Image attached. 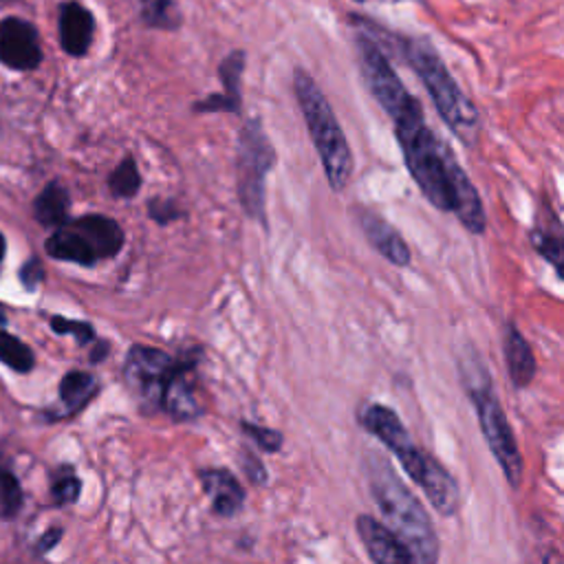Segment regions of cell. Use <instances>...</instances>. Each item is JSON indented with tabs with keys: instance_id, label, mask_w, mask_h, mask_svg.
I'll list each match as a JSON object with an SVG mask.
<instances>
[{
	"instance_id": "cell-27",
	"label": "cell",
	"mask_w": 564,
	"mask_h": 564,
	"mask_svg": "<svg viewBox=\"0 0 564 564\" xmlns=\"http://www.w3.org/2000/svg\"><path fill=\"white\" fill-rule=\"evenodd\" d=\"M51 491H53V496L59 505L75 502L77 496H79V478L73 474V469H62L55 476V480L51 485Z\"/></svg>"
},
{
	"instance_id": "cell-15",
	"label": "cell",
	"mask_w": 564,
	"mask_h": 564,
	"mask_svg": "<svg viewBox=\"0 0 564 564\" xmlns=\"http://www.w3.org/2000/svg\"><path fill=\"white\" fill-rule=\"evenodd\" d=\"M161 408L170 412L174 419H192L198 416L200 405L192 381V364H176L165 388Z\"/></svg>"
},
{
	"instance_id": "cell-25",
	"label": "cell",
	"mask_w": 564,
	"mask_h": 564,
	"mask_svg": "<svg viewBox=\"0 0 564 564\" xmlns=\"http://www.w3.org/2000/svg\"><path fill=\"white\" fill-rule=\"evenodd\" d=\"M22 505V491L13 474L0 469V516L13 518L20 511Z\"/></svg>"
},
{
	"instance_id": "cell-16",
	"label": "cell",
	"mask_w": 564,
	"mask_h": 564,
	"mask_svg": "<svg viewBox=\"0 0 564 564\" xmlns=\"http://www.w3.org/2000/svg\"><path fill=\"white\" fill-rule=\"evenodd\" d=\"M200 482L205 494L212 498V509L223 516L231 518L242 509L245 489L238 478L227 469H203Z\"/></svg>"
},
{
	"instance_id": "cell-17",
	"label": "cell",
	"mask_w": 564,
	"mask_h": 564,
	"mask_svg": "<svg viewBox=\"0 0 564 564\" xmlns=\"http://www.w3.org/2000/svg\"><path fill=\"white\" fill-rule=\"evenodd\" d=\"M502 350H505V359H507V372L511 377V383L516 388H527L538 370L533 350L529 346V341L524 339V335L509 324L505 328V341H502Z\"/></svg>"
},
{
	"instance_id": "cell-26",
	"label": "cell",
	"mask_w": 564,
	"mask_h": 564,
	"mask_svg": "<svg viewBox=\"0 0 564 564\" xmlns=\"http://www.w3.org/2000/svg\"><path fill=\"white\" fill-rule=\"evenodd\" d=\"M240 425H242L245 434H247L260 449L271 452V454H273V452H280L282 443H284V436H282L278 430L264 427V425H258V423H249V421H242Z\"/></svg>"
},
{
	"instance_id": "cell-31",
	"label": "cell",
	"mask_w": 564,
	"mask_h": 564,
	"mask_svg": "<svg viewBox=\"0 0 564 564\" xmlns=\"http://www.w3.org/2000/svg\"><path fill=\"white\" fill-rule=\"evenodd\" d=\"M20 278H22V282H24L26 289H33V286L42 280V264H40L37 260H29V262L22 267Z\"/></svg>"
},
{
	"instance_id": "cell-24",
	"label": "cell",
	"mask_w": 564,
	"mask_h": 564,
	"mask_svg": "<svg viewBox=\"0 0 564 564\" xmlns=\"http://www.w3.org/2000/svg\"><path fill=\"white\" fill-rule=\"evenodd\" d=\"M139 185H141V176H139L137 165H134V161H132L130 156L123 159V161L112 170V174H110V178H108L110 192H112L115 196H119V198H130V196H134L137 189H139Z\"/></svg>"
},
{
	"instance_id": "cell-6",
	"label": "cell",
	"mask_w": 564,
	"mask_h": 564,
	"mask_svg": "<svg viewBox=\"0 0 564 564\" xmlns=\"http://www.w3.org/2000/svg\"><path fill=\"white\" fill-rule=\"evenodd\" d=\"M278 161L275 148L269 141L260 119H247L238 132V152H236V189L238 200L245 214L253 220L267 225L264 212V192L267 174Z\"/></svg>"
},
{
	"instance_id": "cell-14",
	"label": "cell",
	"mask_w": 564,
	"mask_h": 564,
	"mask_svg": "<svg viewBox=\"0 0 564 564\" xmlns=\"http://www.w3.org/2000/svg\"><path fill=\"white\" fill-rule=\"evenodd\" d=\"M93 31H95V20L88 9H84L79 2L62 4V9H59V42L68 55L82 57L93 42Z\"/></svg>"
},
{
	"instance_id": "cell-28",
	"label": "cell",
	"mask_w": 564,
	"mask_h": 564,
	"mask_svg": "<svg viewBox=\"0 0 564 564\" xmlns=\"http://www.w3.org/2000/svg\"><path fill=\"white\" fill-rule=\"evenodd\" d=\"M51 328L57 330V333L75 335L77 344H88L93 339V328L86 322H73V319H64V317H53L51 319Z\"/></svg>"
},
{
	"instance_id": "cell-10",
	"label": "cell",
	"mask_w": 564,
	"mask_h": 564,
	"mask_svg": "<svg viewBox=\"0 0 564 564\" xmlns=\"http://www.w3.org/2000/svg\"><path fill=\"white\" fill-rule=\"evenodd\" d=\"M0 62L13 70H33L42 62L37 31L22 18H4L0 22Z\"/></svg>"
},
{
	"instance_id": "cell-4",
	"label": "cell",
	"mask_w": 564,
	"mask_h": 564,
	"mask_svg": "<svg viewBox=\"0 0 564 564\" xmlns=\"http://www.w3.org/2000/svg\"><path fill=\"white\" fill-rule=\"evenodd\" d=\"M293 95L297 99L300 112L304 117L308 137L313 141V148L319 156L324 176L330 185L333 192H341L352 176V150L346 141V134L326 99L322 93L319 84L308 75L304 68L293 70Z\"/></svg>"
},
{
	"instance_id": "cell-13",
	"label": "cell",
	"mask_w": 564,
	"mask_h": 564,
	"mask_svg": "<svg viewBox=\"0 0 564 564\" xmlns=\"http://www.w3.org/2000/svg\"><path fill=\"white\" fill-rule=\"evenodd\" d=\"M416 485L423 489V494L441 516H454L458 511L460 487L434 456H427L425 469Z\"/></svg>"
},
{
	"instance_id": "cell-12",
	"label": "cell",
	"mask_w": 564,
	"mask_h": 564,
	"mask_svg": "<svg viewBox=\"0 0 564 564\" xmlns=\"http://www.w3.org/2000/svg\"><path fill=\"white\" fill-rule=\"evenodd\" d=\"M357 535L375 564H412L405 546L394 538V533L372 516H357Z\"/></svg>"
},
{
	"instance_id": "cell-19",
	"label": "cell",
	"mask_w": 564,
	"mask_h": 564,
	"mask_svg": "<svg viewBox=\"0 0 564 564\" xmlns=\"http://www.w3.org/2000/svg\"><path fill=\"white\" fill-rule=\"evenodd\" d=\"M531 245L535 253H540L557 273V278L564 282V229L535 225L531 229Z\"/></svg>"
},
{
	"instance_id": "cell-22",
	"label": "cell",
	"mask_w": 564,
	"mask_h": 564,
	"mask_svg": "<svg viewBox=\"0 0 564 564\" xmlns=\"http://www.w3.org/2000/svg\"><path fill=\"white\" fill-rule=\"evenodd\" d=\"M139 7V15L145 24L156 29H176L178 26V9L172 0H134Z\"/></svg>"
},
{
	"instance_id": "cell-9",
	"label": "cell",
	"mask_w": 564,
	"mask_h": 564,
	"mask_svg": "<svg viewBox=\"0 0 564 564\" xmlns=\"http://www.w3.org/2000/svg\"><path fill=\"white\" fill-rule=\"evenodd\" d=\"M176 361L170 355L148 346H134L128 355L126 379L130 388L152 405H161L163 388L174 370Z\"/></svg>"
},
{
	"instance_id": "cell-3",
	"label": "cell",
	"mask_w": 564,
	"mask_h": 564,
	"mask_svg": "<svg viewBox=\"0 0 564 564\" xmlns=\"http://www.w3.org/2000/svg\"><path fill=\"white\" fill-rule=\"evenodd\" d=\"M379 31L383 33V42H388L397 51V55L416 73L419 82L427 90L445 126L467 143V134L474 128H478L480 115L471 104V99L456 84L454 75L445 66L438 51L425 37H408V35L390 33L381 26Z\"/></svg>"
},
{
	"instance_id": "cell-23",
	"label": "cell",
	"mask_w": 564,
	"mask_h": 564,
	"mask_svg": "<svg viewBox=\"0 0 564 564\" xmlns=\"http://www.w3.org/2000/svg\"><path fill=\"white\" fill-rule=\"evenodd\" d=\"M0 361L18 372H29L33 368V352L24 341L0 330Z\"/></svg>"
},
{
	"instance_id": "cell-32",
	"label": "cell",
	"mask_w": 564,
	"mask_h": 564,
	"mask_svg": "<svg viewBox=\"0 0 564 564\" xmlns=\"http://www.w3.org/2000/svg\"><path fill=\"white\" fill-rule=\"evenodd\" d=\"M59 535H62V529H51V531H46V535H44V540L40 542V551H46V549H51L57 540H59Z\"/></svg>"
},
{
	"instance_id": "cell-18",
	"label": "cell",
	"mask_w": 564,
	"mask_h": 564,
	"mask_svg": "<svg viewBox=\"0 0 564 564\" xmlns=\"http://www.w3.org/2000/svg\"><path fill=\"white\" fill-rule=\"evenodd\" d=\"M68 212V192L59 183H48L33 203L35 218L46 227H59L66 223Z\"/></svg>"
},
{
	"instance_id": "cell-29",
	"label": "cell",
	"mask_w": 564,
	"mask_h": 564,
	"mask_svg": "<svg viewBox=\"0 0 564 564\" xmlns=\"http://www.w3.org/2000/svg\"><path fill=\"white\" fill-rule=\"evenodd\" d=\"M242 467H245V474L249 476V480L251 482H256V485H262L264 480H267V469H264V465L260 463V458L256 456V454H251V452H242Z\"/></svg>"
},
{
	"instance_id": "cell-20",
	"label": "cell",
	"mask_w": 564,
	"mask_h": 564,
	"mask_svg": "<svg viewBox=\"0 0 564 564\" xmlns=\"http://www.w3.org/2000/svg\"><path fill=\"white\" fill-rule=\"evenodd\" d=\"M95 392H97L95 377L88 375V372H82V370L68 372L59 383V397H62V403L66 405L68 412L82 410Z\"/></svg>"
},
{
	"instance_id": "cell-8",
	"label": "cell",
	"mask_w": 564,
	"mask_h": 564,
	"mask_svg": "<svg viewBox=\"0 0 564 564\" xmlns=\"http://www.w3.org/2000/svg\"><path fill=\"white\" fill-rule=\"evenodd\" d=\"M359 423L379 438L381 445H386L392 454H397L401 467L405 474L416 482L421 478V471L425 467V452H421L414 441L410 438V432L401 423V419L381 403H368L364 410H359Z\"/></svg>"
},
{
	"instance_id": "cell-11",
	"label": "cell",
	"mask_w": 564,
	"mask_h": 564,
	"mask_svg": "<svg viewBox=\"0 0 564 564\" xmlns=\"http://www.w3.org/2000/svg\"><path fill=\"white\" fill-rule=\"evenodd\" d=\"M357 223L366 236V240L370 242V247L381 253L390 264L394 267H408L412 260L410 247L408 242L401 238V234L379 214L366 209V207H357L355 209Z\"/></svg>"
},
{
	"instance_id": "cell-34",
	"label": "cell",
	"mask_w": 564,
	"mask_h": 564,
	"mask_svg": "<svg viewBox=\"0 0 564 564\" xmlns=\"http://www.w3.org/2000/svg\"><path fill=\"white\" fill-rule=\"evenodd\" d=\"M355 2H366V0H355Z\"/></svg>"
},
{
	"instance_id": "cell-30",
	"label": "cell",
	"mask_w": 564,
	"mask_h": 564,
	"mask_svg": "<svg viewBox=\"0 0 564 564\" xmlns=\"http://www.w3.org/2000/svg\"><path fill=\"white\" fill-rule=\"evenodd\" d=\"M150 214H152V218H154L156 223H167V220H172V218L178 216V209H176V205L170 203V200H152V203H150Z\"/></svg>"
},
{
	"instance_id": "cell-1",
	"label": "cell",
	"mask_w": 564,
	"mask_h": 564,
	"mask_svg": "<svg viewBox=\"0 0 564 564\" xmlns=\"http://www.w3.org/2000/svg\"><path fill=\"white\" fill-rule=\"evenodd\" d=\"M355 46L361 77L370 95L392 119L403 163L421 194L436 209L456 214L469 234H485L487 216L478 189L456 161L452 148L427 128L421 101L405 88L388 55L372 37L357 33Z\"/></svg>"
},
{
	"instance_id": "cell-7",
	"label": "cell",
	"mask_w": 564,
	"mask_h": 564,
	"mask_svg": "<svg viewBox=\"0 0 564 564\" xmlns=\"http://www.w3.org/2000/svg\"><path fill=\"white\" fill-rule=\"evenodd\" d=\"M123 245L121 227L108 216H82L66 220L46 240L48 256L77 264H93L115 256Z\"/></svg>"
},
{
	"instance_id": "cell-5",
	"label": "cell",
	"mask_w": 564,
	"mask_h": 564,
	"mask_svg": "<svg viewBox=\"0 0 564 564\" xmlns=\"http://www.w3.org/2000/svg\"><path fill=\"white\" fill-rule=\"evenodd\" d=\"M465 388L471 397V403L478 414V423L482 430V436L498 460L500 469L505 471L507 480L511 487H520L522 482V471H524V460L518 449L513 430L507 421V414L491 388L487 370L478 368V372H465Z\"/></svg>"
},
{
	"instance_id": "cell-2",
	"label": "cell",
	"mask_w": 564,
	"mask_h": 564,
	"mask_svg": "<svg viewBox=\"0 0 564 564\" xmlns=\"http://www.w3.org/2000/svg\"><path fill=\"white\" fill-rule=\"evenodd\" d=\"M366 467L370 494L379 507L381 522L405 546L412 564H436L438 538L425 507L403 485V480L394 474L392 465L383 456L370 454Z\"/></svg>"
},
{
	"instance_id": "cell-33",
	"label": "cell",
	"mask_w": 564,
	"mask_h": 564,
	"mask_svg": "<svg viewBox=\"0 0 564 564\" xmlns=\"http://www.w3.org/2000/svg\"><path fill=\"white\" fill-rule=\"evenodd\" d=\"M4 249H7V245H4V236L0 234V260L4 258Z\"/></svg>"
},
{
	"instance_id": "cell-21",
	"label": "cell",
	"mask_w": 564,
	"mask_h": 564,
	"mask_svg": "<svg viewBox=\"0 0 564 564\" xmlns=\"http://www.w3.org/2000/svg\"><path fill=\"white\" fill-rule=\"evenodd\" d=\"M242 70H245V51H231L218 66V79L225 88V97L227 101L234 106L236 112H240L242 106V97H240V79H242Z\"/></svg>"
}]
</instances>
